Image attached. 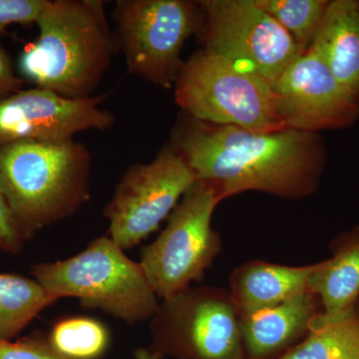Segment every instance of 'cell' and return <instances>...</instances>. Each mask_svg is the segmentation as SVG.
<instances>
[{
  "instance_id": "obj_1",
  "label": "cell",
  "mask_w": 359,
  "mask_h": 359,
  "mask_svg": "<svg viewBox=\"0 0 359 359\" xmlns=\"http://www.w3.org/2000/svg\"><path fill=\"white\" fill-rule=\"evenodd\" d=\"M170 145L221 201L249 191L308 197L327 165L320 134L292 129L264 133L186 115L175 125Z\"/></svg>"
},
{
  "instance_id": "obj_2",
  "label": "cell",
  "mask_w": 359,
  "mask_h": 359,
  "mask_svg": "<svg viewBox=\"0 0 359 359\" xmlns=\"http://www.w3.org/2000/svg\"><path fill=\"white\" fill-rule=\"evenodd\" d=\"M20 67L37 88L70 99L94 96L116 54L114 33L100 0H48Z\"/></svg>"
},
{
  "instance_id": "obj_3",
  "label": "cell",
  "mask_w": 359,
  "mask_h": 359,
  "mask_svg": "<svg viewBox=\"0 0 359 359\" xmlns=\"http://www.w3.org/2000/svg\"><path fill=\"white\" fill-rule=\"evenodd\" d=\"M90 172L88 148L75 140L0 147V191L25 241L87 202Z\"/></svg>"
},
{
  "instance_id": "obj_4",
  "label": "cell",
  "mask_w": 359,
  "mask_h": 359,
  "mask_svg": "<svg viewBox=\"0 0 359 359\" xmlns=\"http://www.w3.org/2000/svg\"><path fill=\"white\" fill-rule=\"evenodd\" d=\"M32 275L52 299L77 297L129 323L151 320L158 297L140 263L132 261L110 237L92 241L74 257L32 266Z\"/></svg>"
},
{
  "instance_id": "obj_5",
  "label": "cell",
  "mask_w": 359,
  "mask_h": 359,
  "mask_svg": "<svg viewBox=\"0 0 359 359\" xmlns=\"http://www.w3.org/2000/svg\"><path fill=\"white\" fill-rule=\"evenodd\" d=\"M174 87L175 102L194 119L264 133L285 129L273 85L203 49L185 61Z\"/></svg>"
},
{
  "instance_id": "obj_6",
  "label": "cell",
  "mask_w": 359,
  "mask_h": 359,
  "mask_svg": "<svg viewBox=\"0 0 359 359\" xmlns=\"http://www.w3.org/2000/svg\"><path fill=\"white\" fill-rule=\"evenodd\" d=\"M118 50L134 76L165 89L176 83L187 40L200 34L204 13L188 0H119L113 13Z\"/></svg>"
},
{
  "instance_id": "obj_7",
  "label": "cell",
  "mask_w": 359,
  "mask_h": 359,
  "mask_svg": "<svg viewBox=\"0 0 359 359\" xmlns=\"http://www.w3.org/2000/svg\"><path fill=\"white\" fill-rule=\"evenodd\" d=\"M210 184L197 180L170 215L166 229L142 249L139 263L161 299L200 282L222 250L212 217L221 203Z\"/></svg>"
},
{
  "instance_id": "obj_8",
  "label": "cell",
  "mask_w": 359,
  "mask_h": 359,
  "mask_svg": "<svg viewBox=\"0 0 359 359\" xmlns=\"http://www.w3.org/2000/svg\"><path fill=\"white\" fill-rule=\"evenodd\" d=\"M152 349L175 359H245L229 290L190 287L162 299L150 320Z\"/></svg>"
},
{
  "instance_id": "obj_9",
  "label": "cell",
  "mask_w": 359,
  "mask_h": 359,
  "mask_svg": "<svg viewBox=\"0 0 359 359\" xmlns=\"http://www.w3.org/2000/svg\"><path fill=\"white\" fill-rule=\"evenodd\" d=\"M204 13L203 50L273 85L304 53L256 0L199 1Z\"/></svg>"
},
{
  "instance_id": "obj_10",
  "label": "cell",
  "mask_w": 359,
  "mask_h": 359,
  "mask_svg": "<svg viewBox=\"0 0 359 359\" xmlns=\"http://www.w3.org/2000/svg\"><path fill=\"white\" fill-rule=\"evenodd\" d=\"M197 180L170 143L150 163L134 164L104 210L109 237L123 250L140 244L158 230Z\"/></svg>"
},
{
  "instance_id": "obj_11",
  "label": "cell",
  "mask_w": 359,
  "mask_h": 359,
  "mask_svg": "<svg viewBox=\"0 0 359 359\" xmlns=\"http://www.w3.org/2000/svg\"><path fill=\"white\" fill-rule=\"evenodd\" d=\"M107 96L70 99L37 87L20 90L0 101V147L23 141L63 143L80 132L110 129L115 115L101 108Z\"/></svg>"
},
{
  "instance_id": "obj_12",
  "label": "cell",
  "mask_w": 359,
  "mask_h": 359,
  "mask_svg": "<svg viewBox=\"0 0 359 359\" xmlns=\"http://www.w3.org/2000/svg\"><path fill=\"white\" fill-rule=\"evenodd\" d=\"M273 89L285 129L318 134L347 128L359 119V104L311 49L285 68Z\"/></svg>"
},
{
  "instance_id": "obj_13",
  "label": "cell",
  "mask_w": 359,
  "mask_h": 359,
  "mask_svg": "<svg viewBox=\"0 0 359 359\" xmlns=\"http://www.w3.org/2000/svg\"><path fill=\"white\" fill-rule=\"evenodd\" d=\"M323 311L309 290L275 308L240 318L245 359H278L308 335Z\"/></svg>"
},
{
  "instance_id": "obj_14",
  "label": "cell",
  "mask_w": 359,
  "mask_h": 359,
  "mask_svg": "<svg viewBox=\"0 0 359 359\" xmlns=\"http://www.w3.org/2000/svg\"><path fill=\"white\" fill-rule=\"evenodd\" d=\"M316 264L292 266L247 262L230 276V292L238 318L275 308L308 290L309 276Z\"/></svg>"
},
{
  "instance_id": "obj_15",
  "label": "cell",
  "mask_w": 359,
  "mask_h": 359,
  "mask_svg": "<svg viewBox=\"0 0 359 359\" xmlns=\"http://www.w3.org/2000/svg\"><path fill=\"white\" fill-rule=\"evenodd\" d=\"M311 51L359 104V0H332Z\"/></svg>"
},
{
  "instance_id": "obj_16",
  "label": "cell",
  "mask_w": 359,
  "mask_h": 359,
  "mask_svg": "<svg viewBox=\"0 0 359 359\" xmlns=\"http://www.w3.org/2000/svg\"><path fill=\"white\" fill-rule=\"evenodd\" d=\"M308 290L318 297L325 316H337L355 306L359 297V228L337 241L330 259L316 264Z\"/></svg>"
},
{
  "instance_id": "obj_17",
  "label": "cell",
  "mask_w": 359,
  "mask_h": 359,
  "mask_svg": "<svg viewBox=\"0 0 359 359\" xmlns=\"http://www.w3.org/2000/svg\"><path fill=\"white\" fill-rule=\"evenodd\" d=\"M278 359H359L356 306L334 316L321 311L304 340Z\"/></svg>"
},
{
  "instance_id": "obj_18",
  "label": "cell",
  "mask_w": 359,
  "mask_h": 359,
  "mask_svg": "<svg viewBox=\"0 0 359 359\" xmlns=\"http://www.w3.org/2000/svg\"><path fill=\"white\" fill-rule=\"evenodd\" d=\"M55 302L36 280L0 273V339H13Z\"/></svg>"
},
{
  "instance_id": "obj_19",
  "label": "cell",
  "mask_w": 359,
  "mask_h": 359,
  "mask_svg": "<svg viewBox=\"0 0 359 359\" xmlns=\"http://www.w3.org/2000/svg\"><path fill=\"white\" fill-rule=\"evenodd\" d=\"M302 51L309 50L327 13L328 0H256Z\"/></svg>"
},
{
  "instance_id": "obj_20",
  "label": "cell",
  "mask_w": 359,
  "mask_h": 359,
  "mask_svg": "<svg viewBox=\"0 0 359 359\" xmlns=\"http://www.w3.org/2000/svg\"><path fill=\"white\" fill-rule=\"evenodd\" d=\"M55 351L71 359H95L107 348L109 334L100 321L85 316L65 318L52 328L48 339Z\"/></svg>"
},
{
  "instance_id": "obj_21",
  "label": "cell",
  "mask_w": 359,
  "mask_h": 359,
  "mask_svg": "<svg viewBox=\"0 0 359 359\" xmlns=\"http://www.w3.org/2000/svg\"><path fill=\"white\" fill-rule=\"evenodd\" d=\"M47 4L48 0H0V34L11 25H37Z\"/></svg>"
},
{
  "instance_id": "obj_22",
  "label": "cell",
  "mask_w": 359,
  "mask_h": 359,
  "mask_svg": "<svg viewBox=\"0 0 359 359\" xmlns=\"http://www.w3.org/2000/svg\"><path fill=\"white\" fill-rule=\"evenodd\" d=\"M0 359H71L52 347L48 339H28L11 341L0 339Z\"/></svg>"
},
{
  "instance_id": "obj_23",
  "label": "cell",
  "mask_w": 359,
  "mask_h": 359,
  "mask_svg": "<svg viewBox=\"0 0 359 359\" xmlns=\"http://www.w3.org/2000/svg\"><path fill=\"white\" fill-rule=\"evenodd\" d=\"M25 242L4 194L0 191V250L16 255L22 250Z\"/></svg>"
},
{
  "instance_id": "obj_24",
  "label": "cell",
  "mask_w": 359,
  "mask_h": 359,
  "mask_svg": "<svg viewBox=\"0 0 359 359\" xmlns=\"http://www.w3.org/2000/svg\"><path fill=\"white\" fill-rule=\"evenodd\" d=\"M25 81L15 74L11 56L0 46V101L22 90Z\"/></svg>"
},
{
  "instance_id": "obj_25",
  "label": "cell",
  "mask_w": 359,
  "mask_h": 359,
  "mask_svg": "<svg viewBox=\"0 0 359 359\" xmlns=\"http://www.w3.org/2000/svg\"><path fill=\"white\" fill-rule=\"evenodd\" d=\"M164 356L152 348H139L135 353V359H163Z\"/></svg>"
}]
</instances>
